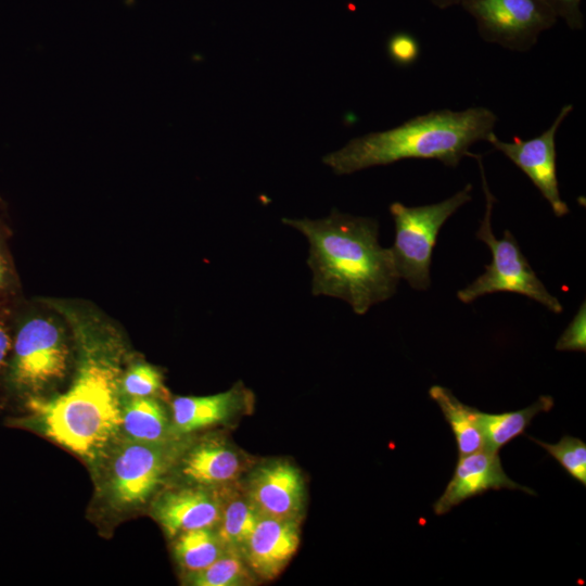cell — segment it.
Masks as SVG:
<instances>
[{"label":"cell","mask_w":586,"mask_h":586,"mask_svg":"<svg viewBox=\"0 0 586 586\" xmlns=\"http://www.w3.org/2000/svg\"><path fill=\"white\" fill-rule=\"evenodd\" d=\"M80 358L68 390L31 396L27 407L50 440L87 460L105 455L122 431V355L117 339L89 323L75 327Z\"/></svg>","instance_id":"cell-1"},{"label":"cell","mask_w":586,"mask_h":586,"mask_svg":"<svg viewBox=\"0 0 586 586\" xmlns=\"http://www.w3.org/2000/svg\"><path fill=\"white\" fill-rule=\"evenodd\" d=\"M282 222L301 231L309 243L307 264L311 292L347 302L355 314L392 297L400 279L391 249L378 241V221L332 209L321 219Z\"/></svg>","instance_id":"cell-2"},{"label":"cell","mask_w":586,"mask_h":586,"mask_svg":"<svg viewBox=\"0 0 586 586\" xmlns=\"http://www.w3.org/2000/svg\"><path fill=\"white\" fill-rule=\"evenodd\" d=\"M497 115L484 106L448 109L417 115L392 129L348 141L322 162L337 175L352 174L406 158L436 160L456 167L470 148L494 132Z\"/></svg>","instance_id":"cell-3"},{"label":"cell","mask_w":586,"mask_h":586,"mask_svg":"<svg viewBox=\"0 0 586 586\" xmlns=\"http://www.w3.org/2000/svg\"><path fill=\"white\" fill-rule=\"evenodd\" d=\"M472 157L479 163L485 195V214L476 231V238L489 247L493 260L485 266L484 273L457 292L458 298L468 304L486 294L511 292L525 295L550 311L560 314L563 309L561 303L548 292L536 276L513 234L509 230H505L501 239L493 234L491 219L496 199L488 188L482 156L473 154Z\"/></svg>","instance_id":"cell-4"},{"label":"cell","mask_w":586,"mask_h":586,"mask_svg":"<svg viewBox=\"0 0 586 586\" xmlns=\"http://www.w3.org/2000/svg\"><path fill=\"white\" fill-rule=\"evenodd\" d=\"M472 184L444 201L421 206H406L400 202L390 205L395 224V241L391 247L400 278L411 288L424 291L431 284L432 252L440 229L461 206L471 201Z\"/></svg>","instance_id":"cell-5"},{"label":"cell","mask_w":586,"mask_h":586,"mask_svg":"<svg viewBox=\"0 0 586 586\" xmlns=\"http://www.w3.org/2000/svg\"><path fill=\"white\" fill-rule=\"evenodd\" d=\"M68 354L56 323L41 316L26 317L20 320L13 335L8 384L15 392L37 394L64 377Z\"/></svg>","instance_id":"cell-6"},{"label":"cell","mask_w":586,"mask_h":586,"mask_svg":"<svg viewBox=\"0 0 586 586\" xmlns=\"http://www.w3.org/2000/svg\"><path fill=\"white\" fill-rule=\"evenodd\" d=\"M480 37L505 49L525 52L558 21L546 0H460Z\"/></svg>","instance_id":"cell-7"},{"label":"cell","mask_w":586,"mask_h":586,"mask_svg":"<svg viewBox=\"0 0 586 586\" xmlns=\"http://www.w3.org/2000/svg\"><path fill=\"white\" fill-rule=\"evenodd\" d=\"M175 463L165 444L126 438L113 450L105 489L111 504L120 509L144 505L158 489Z\"/></svg>","instance_id":"cell-8"},{"label":"cell","mask_w":586,"mask_h":586,"mask_svg":"<svg viewBox=\"0 0 586 586\" xmlns=\"http://www.w3.org/2000/svg\"><path fill=\"white\" fill-rule=\"evenodd\" d=\"M572 111V104L563 105L549 128L528 140L514 137L512 141H502L495 132L486 139L530 178L557 217L565 216L569 207L559 191L556 135Z\"/></svg>","instance_id":"cell-9"},{"label":"cell","mask_w":586,"mask_h":586,"mask_svg":"<svg viewBox=\"0 0 586 586\" xmlns=\"http://www.w3.org/2000/svg\"><path fill=\"white\" fill-rule=\"evenodd\" d=\"M241 486L259 515L302 520L305 481L292 462L273 459L252 467Z\"/></svg>","instance_id":"cell-10"},{"label":"cell","mask_w":586,"mask_h":586,"mask_svg":"<svg viewBox=\"0 0 586 586\" xmlns=\"http://www.w3.org/2000/svg\"><path fill=\"white\" fill-rule=\"evenodd\" d=\"M224 487L189 485L166 491L155 500L153 515L170 538L190 530L216 528Z\"/></svg>","instance_id":"cell-11"},{"label":"cell","mask_w":586,"mask_h":586,"mask_svg":"<svg viewBox=\"0 0 586 586\" xmlns=\"http://www.w3.org/2000/svg\"><path fill=\"white\" fill-rule=\"evenodd\" d=\"M489 489H518L536 493L512 481L505 472L498 453L485 449L459 456L453 477L433 505L436 515H443L462 501Z\"/></svg>","instance_id":"cell-12"},{"label":"cell","mask_w":586,"mask_h":586,"mask_svg":"<svg viewBox=\"0 0 586 586\" xmlns=\"http://www.w3.org/2000/svg\"><path fill=\"white\" fill-rule=\"evenodd\" d=\"M301 521L259 515L241 552L257 579L276 578L295 555Z\"/></svg>","instance_id":"cell-13"},{"label":"cell","mask_w":586,"mask_h":586,"mask_svg":"<svg viewBox=\"0 0 586 586\" xmlns=\"http://www.w3.org/2000/svg\"><path fill=\"white\" fill-rule=\"evenodd\" d=\"M251 468L249 458L221 437L205 438L179 460V473L189 485L224 487L238 483Z\"/></svg>","instance_id":"cell-14"},{"label":"cell","mask_w":586,"mask_h":586,"mask_svg":"<svg viewBox=\"0 0 586 586\" xmlns=\"http://www.w3.org/2000/svg\"><path fill=\"white\" fill-rule=\"evenodd\" d=\"M253 394L241 383L207 396H179L171 403V426L176 434H189L225 424L252 408Z\"/></svg>","instance_id":"cell-15"},{"label":"cell","mask_w":586,"mask_h":586,"mask_svg":"<svg viewBox=\"0 0 586 586\" xmlns=\"http://www.w3.org/2000/svg\"><path fill=\"white\" fill-rule=\"evenodd\" d=\"M553 398L542 395L531 406L502 413H486L476 409V420L483 436V449L498 453L499 449L519 435H522L531 421L540 412L553 407Z\"/></svg>","instance_id":"cell-16"},{"label":"cell","mask_w":586,"mask_h":586,"mask_svg":"<svg viewBox=\"0 0 586 586\" xmlns=\"http://www.w3.org/2000/svg\"><path fill=\"white\" fill-rule=\"evenodd\" d=\"M122 430L127 438L153 444H165L174 432L164 406L154 397H132L123 403Z\"/></svg>","instance_id":"cell-17"},{"label":"cell","mask_w":586,"mask_h":586,"mask_svg":"<svg viewBox=\"0 0 586 586\" xmlns=\"http://www.w3.org/2000/svg\"><path fill=\"white\" fill-rule=\"evenodd\" d=\"M238 484L224 487L221 514L215 531L225 549L241 551L259 514Z\"/></svg>","instance_id":"cell-18"},{"label":"cell","mask_w":586,"mask_h":586,"mask_svg":"<svg viewBox=\"0 0 586 586\" xmlns=\"http://www.w3.org/2000/svg\"><path fill=\"white\" fill-rule=\"evenodd\" d=\"M429 395L437 404L449 424L456 438L459 456L483 449L484 443L476 420V408L461 403L450 390L441 385L431 386Z\"/></svg>","instance_id":"cell-19"},{"label":"cell","mask_w":586,"mask_h":586,"mask_svg":"<svg viewBox=\"0 0 586 586\" xmlns=\"http://www.w3.org/2000/svg\"><path fill=\"white\" fill-rule=\"evenodd\" d=\"M173 539H175L174 556L188 575L202 571L226 550L215 528L186 531Z\"/></svg>","instance_id":"cell-20"},{"label":"cell","mask_w":586,"mask_h":586,"mask_svg":"<svg viewBox=\"0 0 586 586\" xmlns=\"http://www.w3.org/2000/svg\"><path fill=\"white\" fill-rule=\"evenodd\" d=\"M257 581L238 549H226L212 564L188 575L189 584L195 586H244Z\"/></svg>","instance_id":"cell-21"},{"label":"cell","mask_w":586,"mask_h":586,"mask_svg":"<svg viewBox=\"0 0 586 586\" xmlns=\"http://www.w3.org/2000/svg\"><path fill=\"white\" fill-rule=\"evenodd\" d=\"M528 438L546 449L574 480L586 485V444L582 440L564 435L558 443L549 444Z\"/></svg>","instance_id":"cell-22"},{"label":"cell","mask_w":586,"mask_h":586,"mask_svg":"<svg viewBox=\"0 0 586 586\" xmlns=\"http://www.w3.org/2000/svg\"><path fill=\"white\" fill-rule=\"evenodd\" d=\"M120 392L127 398L154 397L165 392L163 375L154 366L137 362L123 374Z\"/></svg>","instance_id":"cell-23"},{"label":"cell","mask_w":586,"mask_h":586,"mask_svg":"<svg viewBox=\"0 0 586 586\" xmlns=\"http://www.w3.org/2000/svg\"><path fill=\"white\" fill-rule=\"evenodd\" d=\"M558 351H586V303L577 313L556 343Z\"/></svg>","instance_id":"cell-24"},{"label":"cell","mask_w":586,"mask_h":586,"mask_svg":"<svg viewBox=\"0 0 586 586\" xmlns=\"http://www.w3.org/2000/svg\"><path fill=\"white\" fill-rule=\"evenodd\" d=\"M419 51L418 40L408 33H396L387 41L390 59L400 66L412 64L418 59Z\"/></svg>","instance_id":"cell-25"},{"label":"cell","mask_w":586,"mask_h":586,"mask_svg":"<svg viewBox=\"0 0 586 586\" xmlns=\"http://www.w3.org/2000/svg\"><path fill=\"white\" fill-rule=\"evenodd\" d=\"M16 288L15 275L0 227V314H9V303Z\"/></svg>","instance_id":"cell-26"},{"label":"cell","mask_w":586,"mask_h":586,"mask_svg":"<svg viewBox=\"0 0 586 586\" xmlns=\"http://www.w3.org/2000/svg\"><path fill=\"white\" fill-rule=\"evenodd\" d=\"M558 20L561 18L571 30H583L585 25L582 0H546Z\"/></svg>","instance_id":"cell-27"},{"label":"cell","mask_w":586,"mask_h":586,"mask_svg":"<svg viewBox=\"0 0 586 586\" xmlns=\"http://www.w3.org/2000/svg\"><path fill=\"white\" fill-rule=\"evenodd\" d=\"M9 314H0V372L8 368L12 345L13 335L10 326L7 322Z\"/></svg>","instance_id":"cell-28"},{"label":"cell","mask_w":586,"mask_h":586,"mask_svg":"<svg viewBox=\"0 0 586 586\" xmlns=\"http://www.w3.org/2000/svg\"><path fill=\"white\" fill-rule=\"evenodd\" d=\"M434 7L438 9H448L454 5H459L460 0H429Z\"/></svg>","instance_id":"cell-29"},{"label":"cell","mask_w":586,"mask_h":586,"mask_svg":"<svg viewBox=\"0 0 586 586\" xmlns=\"http://www.w3.org/2000/svg\"><path fill=\"white\" fill-rule=\"evenodd\" d=\"M1 209H2V203H1V201H0V211H1ZM0 227H2L1 221H0Z\"/></svg>","instance_id":"cell-30"}]
</instances>
